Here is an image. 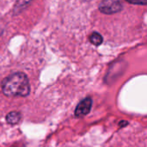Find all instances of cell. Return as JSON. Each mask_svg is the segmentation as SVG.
<instances>
[{
  "label": "cell",
  "mask_w": 147,
  "mask_h": 147,
  "mask_svg": "<svg viewBox=\"0 0 147 147\" xmlns=\"http://www.w3.org/2000/svg\"><path fill=\"white\" fill-rule=\"evenodd\" d=\"M2 91L9 97H26L30 93V84L28 76L17 71L4 78L1 83Z\"/></svg>",
  "instance_id": "6da1fadb"
},
{
  "label": "cell",
  "mask_w": 147,
  "mask_h": 147,
  "mask_svg": "<svg viewBox=\"0 0 147 147\" xmlns=\"http://www.w3.org/2000/svg\"><path fill=\"white\" fill-rule=\"evenodd\" d=\"M99 10L106 15H112L122 10L123 6L119 1H102L99 3Z\"/></svg>",
  "instance_id": "7a4b0ae2"
},
{
  "label": "cell",
  "mask_w": 147,
  "mask_h": 147,
  "mask_svg": "<svg viewBox=\"0 0 147 147\" xmlns=\"http://www.w3.org/2000/svg\"><path fill=\"white\" fill-rule=\"evenodd\" d=\"M92 103H93V101L90 96H88L83 99L82 101H80L75 109V112H74L75 116L81 118V117L87 115L90 112Z\"/></svg>",
  "instance_id": "3957f363"
},
{
  "label": "cell",
  "mask_w": 147,
  "mask_h": 147,
  "mask_svg": "<svg viewBox=\"0 0 147 147\" xmlns=\"http://www.w3.org/2000/svg\"><path fill=\"white\" fill-rule=\"evenodd\" d=\"M5 120L8 124L11 125V126H15V125H17L21 121L22 115L17 111H11L7 114Z\"/></svg>",
  "instance_id": "277c9868"
},
{
  "label": "cell",
  "mask_w": 147,
  "mask_h": 147,
  "mask_svg": "<svg viewBox=\"0 0 147 147\" xmlns=\"http://www.w3.org/2000/svg\"><path fill=\"white\" fill-rule=\"evenodd\" d=\"M90 41L94 46L98 47V46H100L103 42V37H102V35L100 33H98V32H93L90 35Z\"/></svg>",
  "instance_id": "5b68a950"
},
{
  "label": "cell",
  "mask_w": 147,
  "mask_h": 147,
  "mask_svg": "<svg viewBox=\"0 0 147 147\" xmlns=\"http://www.w3.org/2000/svg\"><path fill=\"white\" fill-rule=\"evenodd\" d=\"M127 3H131V4H142V5H146V3H136V2H129V1H127Z\"/></svg>",
  "instance_id": "8992f818"
},
{
  "label": "cell",
  "mask_w": 147,
  "mask_h": 147,
  "mask_svg": "<svg viewBox=\"0 0 147 147\" xmlns=\"http://www.w3.org/2000/svg\"><path fill=\"white\" fill-rule=\"evenodd\" d=\"M2 33H3V30L0 28V36H1V34H2Z\"/></svg>",
  "instance_id": "52a82bcc"
}]
</instances>
